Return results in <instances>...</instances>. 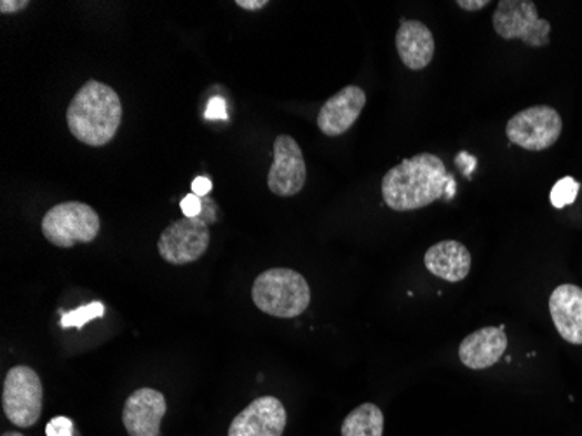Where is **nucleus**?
Returning a JSON list of instances; mask_svg holds the SVG:
<instances>
[{
    "label": "nucleus",
    "mask_w": 582,
    "mask_h": 436,
    "mask_svg": "<svg viewBox=\"0 0 582 436\" xmlns=\"http://www.w3.org/2000/svg\"><path fill=\"white\" fill-rule=\"evenodd\" d=\"M450 182L443 160L422 152L401 161L384 175L382 197L395 212H411L443 197Z\"/></svg>",
    "instance_id": "obj_1"
},
{
    "label": "nucleus",
    "mask_w": 582,
    "mask_h": 436,
    "mask_svg": "<svg viewBox=\"0 0 582 436\" xmlns=\"http://www.w3.org/2000/svg\"><path fill=\"white\" fill-rule=\"evenodd\" d=\"M123 123V102L111 87L88 81L67 109V124L79 142L90 148L109 145Z\"/></svg>",
    "instance_id": "obj_2"
},
{
    "label": "nucleus",
    "mask_w": 582,
    "mask_h": 436,
    "mask_svg": "<svg viewBox=\"0 0 582 436\" xmlns=\"http://www.w3.org/2000/svg\"><path fill=\"white\" fill-rule=\"evenodd\" d=\"M252 298L262 313L276 318H297L309 307V283L297 271L274 267L258 274Z\"/></svg>",
    "instance_id": "obj_3"
},
{
    "label": "nucleus",
    "mask_w": 582,
    "mask_h": 436,
    "mask_svg": "<svg viewBox=\"0 0 582 436\" xmlns=\"http://www.w3.org/2000/svg\"><path fill=\"white\" fill-rule=\"evenodd\" d=\"M200 216H184L164 229L157 241L161 257L173 265L192 264L200 261L210 246V224L216 221V204L203 200Z\"/></svg>",
    "instance_id": "obj_4"
},
{
    "label": "nucleus",
    "mask_w": 582,
    "mask_h": 436,
    "mask_svg": "<svg viewBox=\"0 0 582 436\" xmlns=\"http://www.w3.org/2000/svg\"><path fill=\"white\" fill-rule=\"evenodd\" d=\"M42 234L58 249H72L78 243H91L102 229L99 213L90 204L67 201L54 204L42 219Z\"/></svg>",
    "instance_id": "obj_5"
},
{
    "label": "nucleus",
    "mask_w": 582,
    "mask_h": 436,
    "mask_svg": "<svg viewBox=\"0 0 582 436\" xmlns=\"http://www.w3.org/2000/svg\"><path fill=\"white\" fill-rule=\"evenodd\" d=\"M493 30L504 41L525 42L530 48H544L551 41V23L539 17L532 0H501L492 18Z\"/></svg>",
    "instance_id": "obj_6"
},
{
    "label": "nucleus",
    "mask_w": 582,
    "mask_h": 436,
    "mask_svg": "<svg viewBox=\"0 0 582 436\" xmlns=\"http://www.w3.org/2000/svg\"><path fill=\"white\" fill-rule=\"evenodd\" d=\"M42 383L38 372L17 365L6 375L2 387V408L9 423L30 428L38 423L42 410Z\"/></svg>",
    "instance_id": "obj_7"
},
{
    "label": "nucleus",
    "mask_w": 582,
    "mask_h": 436,
    "mask_svg": "<svg viewBox=\"0 0 582 436\" xmlns=\"http://www.w3.org/2000/svg\"><path fill=\"white\" fill-rule=\"evenodd\" d=\"M563 131V121L550 105H533L518 112L506 124L509 142L525 151L541 152L553 148Z\"/></svg>",
    "instance_id": "obj_8"
},
{
    "label": "nucleus",
    "mask_w": 582,
    "mask_h": 436,
    "mask_svg": "<svg viewBox=\"0 0 582 436\" xmlns=\"http://www.w3.org/2000/svg\"><path fill=\"white\" fill-rule=\"evenodd\" d=\"M307 180L306 160L297 140L279 135L274 140V160L267 175V187L279 197L297 196Z\"/></svg>",
    "instance_id": "obj_9"
},
{
    "label": "nucleus",
    "mask_w": 582,
    "mask_h": 436,
    "mask_svg": "<svg viewBox=\"0 0 582 436\" xmlns=\"http://www.w3.org/2000/svg\"><path fill=\"white\" fill-rule=\"evenodd\" d=\"M285 405L276 396H261L234 417L228 436H283L286 428Z\"/></svg>",
    "instance_id": "obj_10"
},
{
    "label": "nucleus",
    "mask_w": 582,
    "mask_h": 436,
    "mask_svg": "<svg viewBox=\"0 0 582 436\" xmlns=\"http://www.w3.org/2000/svg\"><path fill=\"white\" fill-rule=\"evenodd\" d=\"M166 398L152 387H140L127 396L123 424L130 436H160L161 420L166 416Z\"/></svg>",
    "instance_id": "obj_11"
},
{
    "label": "nucleus",
    "mask_w": 582,
    "mask_h": 436,
    "mask_svg": "<svg viewBox=\"0 0 582 436\" xmlns=\"http://www.w3.org/2000/svg\"><path fill=\"white\" fill-rule=\"evenodd\" d=\"M367 105V93L359 87H346L326 100L318 114V128L323 135L340 136L355 126Z\"/></svg>",
    "instance_id": "obj_12"
},
{
    "label": "nucleus",
    "mask_w": 582,
    "mask_h": 436,
    "mask_svg": "<svg viewBox=\"0 0 582 436\" xmlns=\"http://www.w3.org/2000/svg\"><path fill=\"white\" fill-rule=\"evenodd\" d=\"M508 349L504 326H484L460 343L459 358L471 371H484L499 363Z\"/></svg>",
    "instance_id": "obj_13"
},
{
    "label": "nucleus",
    "mask_w": 582,
    "mask_h": 436,
    "mask_svg": "<svg viewBox=\"0 0 582 436\" xmlns=\"http://www.w3.org/2000/svg\"><path fill=\"white\" fill-rule=\"evenodd\" d=\"M550 313L558 334L566 343L582 346V288L560 285L550 297Z\"/></svg>",
    "instance_id": "obj_14"
},
{
    "label": "nucleus",
    "mask_w": 582,
    "mask_h": 436,
    "mask_svg": "<svg viewBox=\"0 0 582 436\" xmlns=\"http://www.w3.org/2000/svg\"><path fill=\"white\" fill-rule=\"evenodd\" d=\"M396 50L407 69L423 70L435 58V38L422 21L405 20L396 33Z\"/></svg>",
    "instance_id": "obj_15"
},
{
    "label": "nucleus",
    "mask_w": 582,
    "mask_h": 436,
    "mask_svg": "<svg viewBox=\"0 0 582 436\" xmlns=\"http://www.w3.org/2000/svg\"><path fill=\"white\" fill-rule=\"evenodd\" d=\"M423 264L429 273L448 283H459L471 271V253L459 241L447 240L436 243L426 252Z\"/></svg>",
    "instance_id": "obj_16"
},
{
    "label": "nucleus",
    "mask_w": 582,
    "mask_h": 436,
    "mask_svg": "<svg viewBox=\"0 0 582 436\" xmlns=\"http://www.w3.org/2000/svg\"><path fill=\"white\" fill-rule=\"evenodd\" d=\"M384 412L377 405L363 404L343 423V436H382Z\"/></svg>",
    "instance_id": "obj_17"
},
{
    "label": "nucleus",
    "mask_w": 582,
    "mask_h": 436,
    "mask_svg": "<svg viewBox=\"0 0 582 436\" xmlns=\"http://www.w3.org/2000/svg\"><path fill=\"white\" fill-rule=\"evenodd\" d=\"M103 314H105V306L102 302H91L88 306L63 314L62 326L63 328H82L91 320L102 318Z\"/></svg>",
    "instance_id": "obj_18"
},
{
    "label": "nucleus",
    "mask_w": 582,
    "mask_h": 436,
    "mask_svg": "<svg viewBox=\"0 0 582 436\" xmlns=\"http://www.w3.org/2000/svg\"><path fill=\"white\" fill-rule=\"evenodd\" d=\"M579 189H581V184L572 176L558 180L553 191H551V204L558 210L565 209L569 204H574L575 200H578Z\"/></svg>",
    "instance_id": "obj_19"
},
{
    "label": "nucleus",
    "mask_w": 582,
    "mask_h": 436,
    "mask_svg": "<svg viewBox=\"0 0 582 436\" xmlns=\"http://www.w3.org/2000/svg\"><path fill=\"white\" fill-rule=\"evenodd\" d=\"M45 435L48 436H72L74 435V423L69 417H54L45 426Z\"/></svg>",
    "instance_id": "obj_20"
},
{
    "label": "nucleus",
    "mask_w": 582,
    "mask_h": 436,
    "mask_svg": "<svg viewBox=\"0 0 582 436\" xmlns=\"http://www.w3.org/2000/svg\"><path fill=\"white\" fill-rule=\"evenodd\" d=\"M180 209H182L185 216H200L204 209L203 197L196 196L194 192H191L182 200Z\"/></svg>",
    "instance_id": "obj_21"
},
{
    "label": "nucleus",
    "mask_w": 582,
    "mask_h": 436,
    "mask_svg": "<svg viewBox=\"0 0 582 436\" xmlns=\"http://www.w3.org/2000/svg\"><path fill=\"white\" fill-rule=\"evenodd\" d=\"M29 0H0V13L17 14L29 8Z\"/></svg>",
    "instance_id": "obj_22"
},
{
    "label": "nucleus",
    "mask_w": 582,
    "mask_h": 436,
    "mask_svg": "<svg viewBox=\"0 0 582 436\" xmlns=\"http://www.w3.org/2000/svg\"><path fill=\"white\" fill-rule=\"evenodd\" d=\"M212 187V180L206 179V176H197V179L192 182V192L200 197L208 196Z\"/></svg>",
    "instance_id": "obj_23"
},
{
    "label": "nucleus",
    "mask_w": 582,
    "mask_h": 436,
    "mask_svg": "<svg viewBox=\"0 0 582 436\" xmlns=\"http://www.w3.org/2000/svg\"><path fill=\"white\" fill-rule=\"evenodd\" d=\"M236 6L245 11H261L269 6V0H236Z\"/></svg>",
    "instance_id": "obj_24"
},
{
    "label": "nucleus",
    "mask_w": 582,
    "mask_h": 436,
    "mask_svg": "<svg viewBox=\"0 0 582 436\" xmlns=\"http://www.w3.org/2000/svg\"><path fill=\"white\" fill-rule=\"evenodd\" d=\"M489 4V0H457V6L464 11H481Z\"/></svg>",
    "instance_id": "obj_25"
},
{
    "label": "nucleus",
    "mask_w": 582,
    "mask_h": 436,
    "mask_svg": "<svg viewBox=\"0 0 582 436\" xmlns=\"http://www.w3.org/2000/svg\"><path fill=\"white\" fill-rule=\"evenodd\" d=\"M208 119L225 118V105L222 100L215 99L210 103L208 111H206Z\"/></svg>",
    "instance_id": "obj_26"
},
{
    "label": "nucleus",
    "mask_w": 582,
    "mask_h": 436,
    "mask_svg": "<svg viewBox=\"0 0 582 436\" xmlns=\"http://www.w3.org/2000/svg\"><path fill=\"white\" fill-rule=\"evenodd\" d=\"M2 436H25V435H21V433H17V432H9V433H4V435Z\"/></svg>",
    "instance_id": "obj_27"
}]
</instances>
